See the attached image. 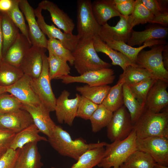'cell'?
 Masks as SVG:
<instances>
[{
	"mask_svg": "<svg viewBox=\"0 0 168 168\" xmlns=\"http://www.w3.org/2000/svg\"><path fill=\"white\" fill-rule=\"evenodd\" d=\"M46 49L32 45L25 55L20 68L24 74L32 78L38 77L43 64V58Z\"/></svg>",
	"mask_w": 168,
	"mask_h": 168,
	"instance_id": "cell-17",
	"label": "cell"
},
{
	"mask_svg": "<svg viewBox=\"0 0 168 168\" xmlns=\"http://www.w3.org/2000/svg\"><path fill=\"white\" fill-rule=\"evenodd\" d=\"M110 87L108 85L91 86L86 85L77 87L76 90L81 96L99 105L102 104Z\"/></svg>",
	"mask_w": 168,
	"mask_h": 168,
	"instance_id": "cell-29",
	"label": "cell"
},
{
	"mask_svg": "<svg viewBox=\"0 0 168 168\" xmlns=\"http://www.w3.org/2000/svg\"><path fill=\"white\" fill-rule=\"evenodd\" d=\"M113 113L102 104L99 105L89 119L92 131L97 133L107 127L112 118Z\"/></svg>",
	"mask_w": 168,
	"mask_h": 168,
	"instance_id": "cell-36",
	"label": "cell"
},
{
	"mask_svg": "<svg viewBox=\"0 0 168 168\" xmlns=\"http://www.w3.org/2000/svg\"><path fill=\"white\" fill-rule=\"evenodd\" d=\"M32 118L26 110L20 109L7 113H0V128L17 133L33 124Z\"/></svg>",
	"mask_w": 168,
	"mask_h": 168,
	"instance_id": "cell-19",
	"label": "cell"
},
{
	"mask_svg": "<svg viewBox=\"0 0 168 168\" xmlns=\"http://www.w3.org/2000/svg\"><path fill=\"white\" fill-rule=\"evenodd\" d=\"M155 163L150 155L137 150L129 156L124 164L130 168H153Z\"/></svg>",
	"mask_w": 168,
	"mask_h": 168,
	"instance_id": "cell-37",
	"label": "cell"
},
{
	"mask_svg": "<svg viewBox=\"0 0 168 168\" xmlns=\"http://www.w3.org/2000/svg\"><path fill=\"white\" fill-rule=\"evenodd\" d=\"M22 105L23 104L11 94L6 92L0 94V113L22 109Z\"/></svg>",
	"mask_w": 168,
	"mask_h": 168,
	"instance_id": "cell-42",
	"label": "cell"
},
{
	"mask_svg": "<svg viewBox=\"0 0 168 168\" xmlns=\"http://www.w3.org/2000/svg\"><path fill=\"white\" fill-rule=\"evenodd\" d=\"M73 65L80 75L89 71L110 68L111 64L102 60L98 55L92 41L77 46L72 52Z\"/></svg>",
	"mask_w": 168,
	"mask_h": 168,
	"instance_id": "cell-6",
	"label": "cell"
},
{
	"mask_svg": "<svg viewBox=\"0 0 168 168\" xmlns=\"http://www.w3.org/2000/svg\"><path fill=\"white\" fill-rule=\"evenodd\" d=\"M37 143L31 142L20 149L15 168H42L43 164Z\"/></svg>",
	"mask_w": 168,
	"mask_h": 168,
	"instance_id": "cell-23",
	"label": "cell"
},
{
	"mask_svg": "<svg viewBox=\"0 0 168 168\" xmlns=\"http://www.w3.org/2000/svg\"><path fill=\"white\" fill-rule=\"evenodd\" d=\"M34 10L39 26L49 39H55L58 40L65 48L72 52L75 50L79 41L77 35L66 34L53 24H48L42 14V10L38 7Z\"/></svg>",
	"mask_w": 168,
	"mask_h": 168,
	"instance_id": "cell-12",
	"label": "cell"
},
{
	"mask_svg": "<svg viewBox=\"0 0 168 168\" xmlns=\"http://www.w3.org/2000/svg\"><path fill=\"white\" fill-rule=\"evenodd\" d=\"M136 139L135 132L133 129L125 139L107 143L103 157L97 166L102 168H118L133 152L137 150Z\"/></svg>",
	"mask_w": 168,
	"mask_h": 168,
	"instance_id": "cell-3",
	"label": "cell"
},
{
	"mask_svg": "<svg viewBox=\"0 0 168 168\" xmlns=\"http://www.w3.org/2000/svg\"><path fill=\"white\" fill-rule=\"evenodd\" d=\"M123 105L129 113L133 124L142 112L145 105H142L134 96L128 86L124 83L123 85Z\"/></svg>",
	"mask_w": 168,
	"mask_h": 168,
	"instance_id": "cell-30",
	"label": "cell"
},
{
	"mask_svg": "<svg viewBox=\"0 0 168 168\" xmlns=\"http://www.w3.org/2000/svg\"><path fill=\"white\" fill-rule=\"evenodd\" d=\"M47 49L50 50L61 59L68 62L70 65H73L74 59L72 52L65 48L58 40L55 39H49Z\"/></svg>",
	"mask_w": 168,
	"mask_h": 168,
	"instance_id": "cell-41",
	"label": "cell"
},
{
	"mask_svg": "<svg viewBox=\"0 0 168 168\" xmlns=\"http://www.w3.org/2000/svg\"><path fill=\"white\" fill-rule=\"evenodd\" d=\"M97 105L82 96H80L76 117L89 119L98 106Z\"/></svg>",
	"mask_w": 168,
	"mask_h": 168,
	"instance_id": "cell-43",
	"label": "cell"
},
{
	"mask_svg": "<svg viewBox=\"0 0 168 168\" xmlns=\"http://www.w3.org/2000/svg\"><path fill=\"white\" fill-rule=\"evenodd\" d=\"M130 16L133 27L140 24L150 22L154 16L141 0H135L133 9Z\"/></svg>",
	"mask_w": 168,
	"mask_h": 168,
	"instance_id": "cell-38",
	"label": "cell"
},
{
	"mask_svg": "<svg viewBox=\"0 0 168 168\" xmlns=\"http://www.w3.org/2000/svg\"><path fill=\"white\" fill-rule=\"evenodd\" d=\"M115 9L122 15L127 17L131 15L134 7V0H111Z\"/></svg>",
	"mask_w": 168,
	"mask_h": 168,
	"instance_id": "cell-46",
	"label": "cell"
},
{
	"mask_svg": "<svg viewBox=\"0 0 168 168\" xmlns=\"http://www.w3.org/2000/svg\"><path fill=\"white\" fill-rule=\"evenodd\" d=\"M49 75L48 57L44 54L42 70L40 76L32 78V87L40 102L50 112L54 111L57 99L53 92Z\"/></svg>",
	"mask_w": 168,
	"mask_h": 168,
	"instance_id": "cell-7",
	"label": "cell"
},
{
	"mask_svg": "<svg viewBox=\"0 0 168 168\" xmlns=\"http://www.w3.org/2000/svg\"><path fill=\"white\" fill-rule=\"evenodd\" d=\"M14 0H0V12H7L13 5Z\"/></svg>",
	"mask_w": 168,
	"mask_h": 168,
	"instance_id": "cell-49",
	"label": "cell"
},
{
	"mask_svg": "<svg viewBox=\"0 0 168 168\" xmlns=\"http://www.w3.org/2000/svg\"><path fill=\"white\" fill-rule=\"evenodd\" d=\"M156 80L155 78H151L128 86L137 100L142 105H145L148 92Z\"/></svg>",
	"mask_w": 168,
	"mask_h": 168,
	"instance_id": "cell-40",
	"label": "cell"
},
{
	"mask_svg": "<svg viewBox=\"0 0 168 168\" xmlns=\"http://www.w3.org/2000/svg\"><path fill=\"white\" fill-rule=\"evenodd\" d=\"M19 2V0H14L12 7L6 13L20 31L21 33L31 43L29 38L28 28L26 24L24 15L20 8Z\"/></svg>",
	"mask_w": 168,
	"mask_h": 168,
	"instance_id": "cell-39",
	"label": "cell"
},
{
	"mask_svg": "<svg viewBox=\"0 0 168 168\" xmlns=\"http://www.w3.org/2000/svg\"><path fill=\"white\" fill-rule=\"evenodd\" d=\"M103 41L112 49L123 54L134 65H135L136 60L139 53L144 48L152 47L156 45L167 44L165 40H155L146 42L142 46L135 48L130 46L123 42L108 40Z\"/></svg>",
	"mask_w": 168,
	"mask_h": 168,
	"instance_id": "cell-24",
	"label": "cell"
},
{
	"mask_svg": "<svg viewBox=\"0 0 168 168\" xmlns=\"http://www.w3.org/2000/svg\"><path fill=\"white\" fill-rule=\"evenodd\" d=\"M6 92V87L0 86V94Z\"/></svg>",
	"mask_w": 168,
	"mask_h": 168,
	"instance_id": "cell-53",
	"label": "cell"
},
{
	"mask_svg": "<svg viewBox=\"0 0 168 168\" xmlns=\"http://www.w3.org/2000/svg\"><path fill=\"white\" fill-rule=\"evenodd\" d=\"M153 168H168V167L156 162Z\"/></svg>",
	"mask_w": 168,
	"mask_h": 168,
	"instance_id": "cell-52",
	"label": "cell"
},
{
	"mask_svg": "<svg viewBox=\"0 0 168 168\" xmlns=\"http://www.w3.org/2000/svg\"><path fill=\"white\" fill-rule=\"evenodd\" d=\"M39 129L33 124L16 133L9 148L14 150L20 149L26 145L41 141L48 142V139L40 136Z\"/></svg>",
	"mask_w": 168,
	"mask_h": 168,
	"instance_id": "cell-26",
	"label": "cell"
},
{
	"mask_svg": "<svg viewBox=\"0 0 168 168\" xmlns=\"http://www.w3.org/2000/svg\"><path fill=\"white\" fill-rule=\"evenodd\" d=\"M19 7L28 25L29 38L32 45L47 49L48 40L39 26L35 10L27 0H19Z\"/></svg>",
	"mask_w": 168,
	"mask_h": 168,
	"instance_id": "cell-13",
	"label": "cell"
},
{
	"mask_svg": "<svg viewBox=\"0 0 168 168\" xmlns=\"http://www.w3.org/2000/svg\"><path fill=\"white\" fill-rule=\"evenodd\" d=\"M93 14L98 24L103 26L112 17L121 14L114 8L111 0H96L91 3Z\"/></svg>",
	"mask_w": 168,
	"mask_h": 168,
	"instance_id": "cell-25",
	"label": "cell"
},
{
	"mask_svg": "<svg viewBox=\"0 0 168 168\" xmlns=\"http://www.w3.org/2000/svg\"><path fill=\"white\" fill-rule=\"evenodd\" d=\"M32 78L24 74L13 85L6 88V92L14 96L23 104L37 105L41 102L31 84Z\"/></svg>",
	"mask_w": 168,
	"mask_h": 168,
	"instance_id": "cell-15",
	"label": "cell"
},
{
	"mask_svg": "<svg viewBox=\"0 0 168 168\" xmlns=\"http://www.w3.org/2000/svg\"><path fill=\"white\" fill-rule=\"evenodd\" d=\"M168 35V28L159 25L152 24L141 31L132 30L127 44L133 47L139 46L144 43L155 40H165Z\"/></svg>",
	"mask_w": 168,
	"mask_h": 168,
	"instance_id": "cell-21",
	"label": "cell"
},
{
	"mask_svg": "<svg viewBox=\"0 0 168 168\" xmlns=\"http://www.w3.org/2000/svg\"><path fill=\"white\" fill-rule=\"evenodd\" d=\"M107 127V137L112 142L123 140L130 135L133 129V124L129 113L124 105L113 113Z\"/></svg>",
	"mask_w": 168,
	"mask_h": 168,
	"instance_id": "cell-8",
	"label": "cell"
},
{
	"mask_svg": "<svg viewBox=\"0 0 168 168\" xmlns=\"http://www.w3.org/2000/svg\"></svg>",
	"mask_w": 168,
	"mask_h": 168,
	"instance_id": "cell-56",
	"label": "cell"
},
{
	"mask_svg": "<svg viewBox=\"0 0 168 168\" xmlns=\"http://www.w3.org/2000/svg\"><path fill=\"white\" fill-rule=\"evenodd\" d=\"M47 50L49 52L48 57L50 80L59 79L62 77L69 75L71 68L67 62L57 57L50 50Z\"/></svg>",
	"mask_w": 168,
	"mask_h": 168,
	"instance_id": "cell-33",
	"label": "cell"
},
{
	"mask_svg": "<svg viewBox=\"0 0 168 168\" xmlns=\"http://www.w3.org/2000/svg\"><path fill=\"white\" fill-rule=\"evenodd\" d=\"M118 168H130L126 166L124 164H122Z\"/></svg>",
	"mask_w": 168,
	"mask_h": 168,
	"instance_id": "cell-54",
	"label": "cell"
},
{
	"mask_svg": "<svg viewBox=\"0 0 168 168\" xmlns=\"http://www.w3.org/2000/svg\"><path fill=\"white\" fill-rule=\"evenodd\" d=\"M168 82L157 80L147 95L145 107L154 113H158L168 105Z\"/></svg>",
	"mask_w": 168,
	"mask_h": 168,
	"instance_id": "cell-18",
	"label": "cell"
},
{
	"mask_svg": "<svg viewBox=\"0 0 168 168\" xmlns=\"http://www.w3.org/2000/svg\"><path fill=\"white\" fill-rule=\"evenodd\" d=\"M137 150L150 155L156 163L168 166V139L160 137L137 138Z\"/></svg>",
	"mask_w": 168,
	"mask_h": 168,
	"instance_id": "cell-9",
	"label": "cell"
},
{
	"mask_svg": "<svg viewBox=\"0 0 168 168\" xmlns=\"http://www.w3.org/2000/svg\"><path fill=\"white\" fill-rule=\"evenodd\" d=\"M22 109L27 111L31 116L34 124L41 132L50 137L56 125L51 119L50 112L42 103L37 105L23 104Z\"/></svg>",
	"mask_w": 168,
	"mask_h": 168,
	"instance_id": "cell-16",
	"label": "cell"
},
{
	"mask_svg": "<svg viewBox=\"0 0 168 168\" xmlns=\"http://www.w3.org/2000/svg\"><path fill=\"white\" fill-rule=\"evenodd\" d=\"M137 138L160 137L168 139V111L153 113L144 109L133 124Z\"/></svg>",
	"mask_w": 168,
	"mask_h": 168,
	"instance_id": "cell-2",
	"label": "cell"
},
{
	"mask_svg": "<svg viewBox=\"0 0 168 168\" xmlns=\"http://www.w3.org/2000/svg\"><path fill=\"white\" fill-rule=\"evenodd\" d=\"M24 75L20 68L2 61L0 64V86L7 87L11 86Z\"/></svg>",
	"mask_w": 168,
	"mask_h": 168,
	"instance_id": "cell-34",
	"label": "cell"
},
{
	"mask_svg": "<svg viewBox=\"0 0 168 168\" xmlns=\"http://www.w3.org/2000/svg\"><path fill=\"white\" fill-rule=\"evenodd\" d=\"M163 62L165 68L168 71V45L167 44L162 53Z\"/></svg>",
	"mask_w": 168,
	"mask_h": 168,
	"instance_id": "cell-50",
	"label": "cell"
},
{
	"mask_svg": "<svg viewBox=\"0 0 168 168\" xmlns=\"http://www.w3.org/2000/svg\"><path fill=\"white\" fill-rule=\"evenodd\" d=\"M77 2V46L92 41L95 36L99 35L101 26L93 14L90 0H78Z\"/></svg>",
	"mask_w": 168,
	"mask_h": 168,
	"instance_id": "cell-4",
	"label": "cell"
},
{
	"mask_svg": "<svg viewBox=\"0 0 168 168\" xmlns=\"http://www.w3.org/2000/svg\"><path fill=\"white\" fill-rule=\"evenodd\" d=\"M150 23L158 24L164 27H167L168 26V12L154 16Z\"/></svg>",
	"mask_w": 168,
	"mask_h": 168,
	"instance_id": "cell-48",
	"label": "cell"
},
{
	"mask_svg": "<svg viewBox=\"0 0 168 168\" xmlns=\"http://www.w3.org/2000/svg\"><path fill=\"white\" fill-rule=\"evenodd\" d=\"M120 20L114 26L107 23L101 26L99 36L102 40H108L127 43L133 30L132 20L129 16L119 17Z\"/></svg>",
	"mask_w": 168,
	"mask_h": 168,
	"instance_id": "cell-14",
	"label": "cell"
},
{
	"mask_svg": "<svg viewBox=\"0 0 168 168\" xmlns=\"http://www.w3.org/2000/svg\"><path fill=\"white\" fill-rule=\"evenodd\" d=\"M48 142L60 155L77 161L87 151L93 148L105 146L107 143L102 142L87 143L82 138L73 140L70 134L62 127L56 125Z\"/></svg>",
	"mask_w": 168,
	"mask_h": 168,
	"instance_id": "cell-1",
	"label": "cell"
},
{
	"mask_svg": "<svg viewBox=\"0 0 168 168\" xmlns=\"http://www.w3.org/2000/svg\"><path fill=\"white\" fill-rule=\"evenodd\" d=\"M1 16L0 14V64L2 61V49L3 46L2 37L1 27Z\"/></svg>",
	"mask_w": 168,
	"mask_h": 168,
	"instance_id": "cell-51",
	"label": "cell"
},
{
	"mask_svg": "<svg viewBox=\"0 0 168 168\" xmlns=\"http://www.w3.org/2000/svg\"><path fill=\"white\" fill-rule=\"evenodd\" d=\"M154 16L168 12L167 0H141Z\"/></svg>",
	"mask_w": 168,
	"mask_h": 168,
	"instance_id": "cell-44",
	"label": "cell"
},
{
	"mask_svg": "<svg viewBox=\"0 0 168 168\" xmlns=\"http://www.w3.org/2000/svg\"><path fill=\"white\" fill-rule=\"evenodd\" d=\"M1 27L2 37V57L19 35V30L6 12H0Z\"/></svg>",
	"mask_w": 168,
	"mask_h": 168,
	"instance_id": "cell-28",
	"label": "cell"
},
{
	"mask_svg": "<svg viewBox=\"0 0 168 168\" xmlns=\"http://www.w3.org/2000/svg\"><path fill=\"white\" fill-rule=\"evenodd\" d=\"M92 41L94 47L96 52H101L107 55L111 60L112 65L119 66L123 71L129 66H137L132 64L123 54L109 46L101 40L99 35L95 36Z\"/></svg>",
	"mask_w": 168,
	"mask_h": 168,
	"instance_id": "cell-27",
	"label": "cell"
},
{
	"mask_svg": "<svg viewBox=\"0 0 168 168\" xmlns=\"http://www.w3.org/2000/svg\"><path fill=\"white\" fill-rule=\"evenodd\" d=\"M41 10L47 11L54 24L64 33L72 34L75 25L72 19L55 3L48 0H44L38 4Z\"/></svg>",
	"mask_w": 168,
	"mask_h": 168,
	"instance_id": "cell-20",
	"label": "cell"
},
{
	"mask_svg": "<svg viewBox=\"0 0 168 168\" xmlns=\"http://www.w3.org/2000/svg\"><path fill=\"white\" fill-rule=\"evenodd\" d=\"M122 80H119L115 85L111 87L102 104L107 109L114 112L123 105Z\"/></svg>",
	"mask_w": 168,
	"mask_h": 168,
	"instance_id": "cell-32",
	"label": "cell"
},
{
	"mask_svg": "<svg viewBox=\"0 0 168 168\" xmlns=\"http://www.w3.org/2000/svg\"><path fill=\"white\" fill-rule=\"evenodd\" d=\"M32 46L31 44L26 38L20 33L3 56L2 61L20 68L25 55Z\"/></svg>",
	"mask_w": 168,
	"mask_h": 168,
	"instance_id": "cell-22",
	"label": "cell"
},
{
	"mask_svg": "<svg viewBox=\"0 0 168 168\" xmlns=\"http://www.w3.org/2000/svg\"><path fill=\"white\" fill-rule=\"evenodd\" d=\"M166 44L153 46L149 50L142 49L137 56L135 65L147 70L155 79L168 82V71L164 67L162 55Z\"/></svg>",
	"mask_w": 168,
	"mask_h": 168,
	"instance_id": "cell-5",
	"label": "cell"
},
{
	"mask_svg": "<svg viewBox=\"0 0 168 168\" xmlns=\"http://www.w3.org/2000/svg\"><path fill=\"white\" fill-rule=\"evenodd\" d=\"M6 150H0V157Z\"/></svg>",
	"mask_w": 168,
	"mask_h": 168,
	"instance_id": "cell-55",
	"label": "cell"
},
{
	"mask_svg": "<svg viewBox=\"0 0 168 168\" xmlns=\"http://www.w3.org/2000/svg\"><path fill=\"white\" fill-rule=\"evenodd\" d=\"M154 78L146 69L137 66L130 65L123 71L119 80H122L128 85L138 83L146 79Z\"/></svg>",
	"mask_w": 168,
	"mask_h": 168,
	"instance_id": "cell-35",
	"label": "cell"
},
{
	"mask_svg": "<svg viewBox=\"0 0 168 168\" xmlns=\"http://www.w3.org/2000/svg\"><path fill=\"white\" fill-rule=\"evenodd\" d=\"M15 134L11 130L0 128V150H7L9 148Z\"/></svg>",
	"mask_w": 168,
	"mask_h": 168,
	"instance_id": "cell-47",
	"label": "cell"
},
{
	"mask_svg": "<svg viewBox=\"0 0 168 168\" xmlns=\"http://www.w3.org/2000/svg\"><path fill=\"white\" fill-rule=\"evenodd\" d=\"M104 147L90 149L82 154L70 168H93L97 166L103 158ZM51 168H56L52 167Z\"/></svg>",
	"mask_w": 168,
	"mask_h": 168,
	"instance_id": "cell-31",
	"label": "cell"
},
{
	"mask_svg": "<svg viewBox=\"0 0 168 168\" xmlns=\"http://www.w3.org/2000/svg\"><path fill=\"white\" fill-rule=\"evenodd\" d=\"M19 151L8 148L0 157V168H15Z\"/></svg>",
	"mask_w": 168,
	"mask_h": 168,
	"instance_id": "cell-45",
	"label": "cell"
},
{
	"mask_svg": "<svg viewBox=\"0 0 168 168\" xmlns=\"http://www.w3.org/2000/svg\"><path fill=\"white\" fill-rule=\"evenodd\" d=\"M70 93L63 91L57 99L55 110L58 122L71 126L76 117L80 95L76 94V97L70 99Z\"/></svg>",
	"mask_w": 168,
	"mask_h": 168,
	"instance_id": "cell-11",
	"label": "cell"
},
{
	"mask_svg": "<svg viewBox=\"0 0 168 168\" xmlns=\"http://www.w3.org/2000/svg\"><path fill=\"white\" fill-rule=\"evenodd\" d=\"M115 78L114 70L107 68L89 71L79 76L68 75L61 77L59 79L66 84L80 82L93 86L111 84L113 82Z\"/></svg>",
	"mask_w": 168,
	"mask_h": 168,
	"instance_id": "cell-10",
	"label": "cell"
}]
</instances>
